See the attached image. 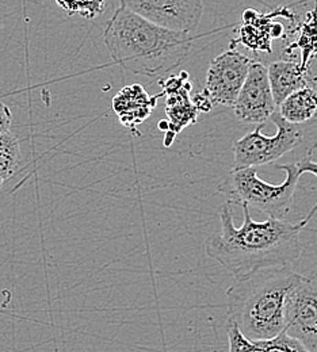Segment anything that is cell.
I'll return each mask as SVG.
<instances>
[{"label":"cell","mask_w":317,"mask_h":352,"mask_svg":"<svg viewBox=\"0 0 317 352\" xmlns=\"http://www.w3.org/2000/svg\"><path fill=\"white\" fill-rule=\"evenodd\" d=\"M11 122H12V114L10 107L0 102V134L10 132Z\"/></svg>","instance_id":"cell-21"},{"label":"cell","mask_w":317,"mask_h":352,"mask_svg":"<svg viewBox=\"0 0 317 352\" xmlns=\"http://www.w3.org/2000/svg\"><path fill=\"white\" fill-rule=\"evenodd\" d=\"M279 116L289 124H304L317 114V91L312 86L301 88L289 95L279 106Z\"/></svg>","instance_id":"cell-14"},{"label":"cell","mask_w":317,"mask_h":352,"mask_svg":"<svg viewBox=\"0 0 317 352\" xmlns=\"http://www.w3.org/2000/svg\"><path fill=\"white\" fill-rule=\"evenodd\" d=\"M278 16L289 19L293 25L300 23L294 12L285 6L278 7L267 14L254 8H247L241 14L240 26L237 29L239 37L229 44V47L243 45L252 52L272 53L274 40L283 38L286 36L285 26L279 22H275V18Z\"/></svg>","instance_id":"cell-9"},{"label":"cell","mask_w":317,"mask_h":352,"mask_svg":"<svg viewBox=\"0 0 317 352\" xmlns=\"http://www.w3.org/2000/svg\"><path fill=\"white\" fill-rule=\"evenodd\" d=\"M228 343L229 351L228 352H254L256 349L255 342L247 339L240 329L236 327L234 322L228 320L227 325Z\"/></svg>","instance_id":"cell-19"},{"label":"cell","mask_w":317,"mask_h":352,"mask_svg":"<svg viewBox=\"0 0 317 352\" xmlns=\"http://www.w3.org/2000/svg\"><path fill=\"white\" fill-rule=\"evenodd\" d=\"M159 85L162 95L166 98V114L168 118L166 122L164 145L170 146L177 134L197 122L199 111L190 96L193 85L186 71L160 79Z\"/></svg>","instance_id":"cell-11"},{"label":"cell","mask_w":317,"mask_h":352,"mask_svg":"<svg viewBox=\"0 0 317 352\" xmlns=\"http://www.w3.org/2000/svg\"><path fill=\"white\" fill-rule=\"evenodd\" d=\"M276 125L274 135H265L261 131L265 125H258L252 132H248L233 144V168H258L281 159L290 151L296 149L304 138V133L298 125L286 122L278 113L272 116Z\"/></svg>","instance_id":"cell-5"},{"label":"cell","mask_w":317,"mask_h":352,"mask_svg":"<svg viewBox=\"0 0 317 352\" xmlns=\"http://www.w3.org/2000/svg\"><path fill=\"white\" fill-rule=\"evenodd\" d=\"M301 279L292 268H269L236 280L227 290L228 320L251 342L275 338L285 328L286 296Z\"/></svg>","instance_id":"cell-3"},{"label":"cell","mask_w":317,"mask_h":352,"mask_svg":"<svg viewBox=\"0 0 317 352\" xmlns=\"http://www.w3.org/2000/svg\"><path fill=\"white\" fill-rule=\"evenodd\" d=\"M283 331L308 352H317V272L289 292L283 307Z\"/></svg>","instance_id":"cell-6"},{"label":"cell","mask_w":317,"mask_h":352,"mask_svg":"<svg viewBox=\"0 0 317 352\" xmlns=\"http://www.w3.org/2000/svg\"><path fill=\"white\" fill-rule=\"evenodd\" d=\"M255 344L256 349L254 352H308L300 342L290 338L285 331L272 339L255 342Z\"/></svg>","instance_id":"cell-18"},{"label":"cell","mask_w":317,"mask_h":352,"mask_svg":"<svg viewBox=\"0 0 317 352\" xmlns=\"http://www.w3.org/2000/svg\"><path fill=\"white\" fill-rule=\"evenodd\" d=\"M69 16H82L86 19H95L103 14L109 0H54Z\"/></svg>","instance_id":"cell-17"},{"label":"cell","mask_w":317,"mask_h":352,"mask_svg":"<svg viewBox=\"0 0 317 352\" xmlns=\"http://www.w3.org/2000/svg\"><path fill=\"white\" fill-rule=\"evenodd\" d=\"M254 61L234 47H229L212 61L202 89L212 107H233Z\"/></svg>","instance_id":"cell-7"},{"label":"cell","mask_w":317,"mask_h":352,"mask_svg":"<svg viewBox=\"0 0 317 352\" xmlns=\"http://www.w3.org/2000/svg\"><path fill=\"white\" fill-rule=\"evenodd\" d=\"M121 7L173 32L190 34L202 18V0H120Z\"/></svg>","instance_id":"cell-8"},{"label":"cell","mask_w":317,"mask_h":352,"mask_svg":"<svg viewBox=\"0 0 317 352\" xmlns=\"http://www.w3.org/2000/svg\"><path fill=\"white\" fill-rule=\"evenodd\" d=\"M21 163V146L11 132L0 134V179L4 182L18 171Z\"/></svg>","instance_id":"cell-16"},{"label":"cell","mask_w":317,"mask_h":352,"mask_svg":"<svg viewBox=\"0 0 317 352\" xmlns=\"http://www.w3.org/2000/svg\"><path fill=\"white\" fill-rule=\"evenodd\" d=\"M162 96V92L156 96L149 95L141 85H129L113 98L111 109L122 126L140 135L137 126L151 117Z\"/></svg>","instance_id":"cell-12"},{"label":"cell","mask_w":317,"mask_h":352,"mask_svg":"<svg viewBox=\"0 0 317 352\" xmlns=\"http://www.w3.org/2000/svg\"><path fill=\"white\" fill-rule=\"evenodd\" d=\"M316 145H314L309 151H308V153H307V156L300 162V163H297V167H298V173H300V175H303V174H305V173H308V174H314V175L317 177V163L316 162H314L312 160V153H314V151L316 149ZM317 213V202L316 205L312 208V210L308 213V216L304 219L303 221H300L298 222V226L303 229L309 221L312 220V217L315 216Z\"/></svg>","instance_id":"cell-20"},{"label":"cell","mask_w":317,"mask_h":352,"mask_svg":"<svg viewBox=\"0 0 317 352\" xmlns=\"http://www.w3.org/2000/svg\"><path fill=\"white\" fill-rule=\"evenodd\" d=\"M286 179L279 184H270L258 176V168L232 170L219 186V191L227 197L228 204L258 209L270 219L283 220L294 202V194L300 180L297 163L275 164Z\"/></svg>","instance_id":"cell-4"},{"label":"cell","mask_w":317,"mask_h":352,"mask_svg":"<svg viewBox=\"0 0 317 352\" xmlns=\"http://www.w3.org/2000/svg\"><path fill=\"white\" fill-rule=\"evenodd\" d=\"M241 228L233 223L229 204L220 208V230L206 241V255L229 271L236 280L269 268H290L301 254L298 223L267 219L254 221L248 206Z\"/></svg>","instance_id":"cell-1"},{"label":"cell","mask_w":317,"mask_h":352,"mask_svg":"<svg viewBox=\"0 0 317 352\" xmlns=\"http://www.w3.org/2000/svg\"><path fill=\"white\" fill-rule=\"evenodd\" d=\"M297 40L286 46L283 50L285 54L290 56L294 49L301 50V61L300 68L303 71H309L311 63L317 58V0H315V7L307 14V19L300 22L297 29Z\"/></svg>","instance_id":"cell-15"},{"label":"cell","mask_w":317,"mask_h":352,"mask_svg":"<svg viewBox=\"0 0 317 352\" xmlns=\"http://www.w3.org/2000/svg\"><path fill=\"white\" fill-rule=\"evenodd\" d=\"M1 186H3V180L0 179V188H1Z\"/></svg>","instance_id":"cell-22"},{"label":"cell","mask_w":317,"mask_h":352,"mask_svg":"<svg viewBox=\"0 0 317 352\" xmlns=\"http://www.w3.org/2000/svg\"><path fill=\"white\" fill-rule=\"evenodd\" d=\"M267 76L276 107L293 92L312 86L311 71H303L300 64L290 60H278L267 67Z\"/></svg>","instance_id":"cell-13"},{"label":"cell","mask_w":317,"mask_h":352,"mask_svg":"<svg viewBox=\"0 0 317 352\" xmlns=\"http://www.w3.org/2000/svg\"><path fill=\"white\" fill-rule=\"evenodd\" d=\"M232 109L236 118L245 124L265 125L272 118L276 111V104L272 98L266 65L254 61Z\"/></svg>","instance_id":"cell-10"},{"label":"cell","mask_w":317,"mask_h":352,"mask_svg":"<svg viewBox=\"0 0 317 352\" xmlns=\"http://www.w3.org/2000/svg\"><path fill=\"white\" fill-rule=\"evenodd\" d=\"M103 37L116 64L146 78L178 68L193 44L190 34L157 26L121 6L107 21Z\"/></svg>","instance_id":"cell-2"}]
</instances>
